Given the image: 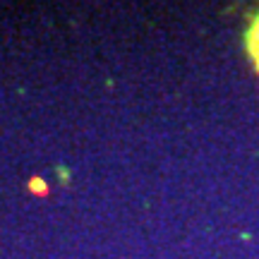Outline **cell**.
I'll return each instance as SVG.
<instances>
[{
	"label": "cell",
	"mask_w": 259,
	"mask_h": 259,
	"mask_svg": "<svg viewBox=\"0 0 259 259\" xmlns=\"http://www.w3.org/2000/svg\"><path fill=\"white\" fill-rule=\"evenodd\" d=\"M247 48H250V56L254 60L259 70V17L254 19V24L250 27V34H247Z\"/></svg>",
	"instance_id": "cell-1"
}]
</instances>
